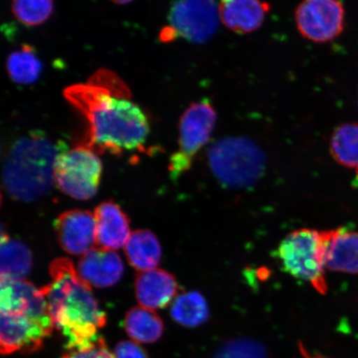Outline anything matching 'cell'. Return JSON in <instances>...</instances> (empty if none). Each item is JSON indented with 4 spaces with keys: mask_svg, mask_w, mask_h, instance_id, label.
<instances>
[{
    "mask_svg": "<svg viewBox=\"0 0 358 358\" xmlns=\"http://www.w3.org/2000/svg\"><path fill=\"white\" fill-rule=\"evenodd\" d=\"M86 85L66 89V96L83 112L90 124L92 145L108 150L112 154L123 150L140 149L150 134V124L140 106L116 90L120 82L115 79L108 87L93 79ZM98 80V79H97Z\"/></svg>",
    "mask_w": 358,
    "mask_h": 358,
    "instance_id": "1",
    "label": "cell"
},
{
    "mask_svg": "<svg viewBox=\"0 0 358 358\" xmlns=\"http://www.w3.org/2000/svg\"><path fill=\"white\" fill-rule=\"evenodd\" d=\"M52 281L40 289L46 299L55 328L66 339L67 351L92 347L106 324V313L92 294L91 285L78 274L73 262L57 258L49 266Z\"/></svg>",
    "mask_w": 358,
    "mask_h": 358,
    "instance_id": "2",
    "label": "cell"
},
{
    "mask_svg": "<svg viewBox=\"0 0 358 358\" xmlns=\"http://www.w3.org/2000/svg\"><path fill=\"white\" fill-rule=\"evenodd\" d=\"M64 143L52 142L46 134L34 131L12 145L3 168V182L13 198L33 201L43 196L55 182L57 157Z\"/></svg>",
    "mask_w": 358,
    "mask_h": 358,
    "instance_id": "3",
    "label": "cell"
},
{
    "mask_svg": "<svg viewBox=\"0 0 358 358\" xmlns=\"http://www.w3.org/2000/svg\"><path fill=\"white\" fill-rule=\"evenodd\" d=\"M208 163L214 176L230 189L252 186L262 177L266 158L257 145L244 137H227L208 151Z\"/></svg>",
    "mask_w": 358,
    "mask_h": 358,
    "instance_id": "4",
    "label": "cell"
},
{
    "mask_svg": "<svg viewBox=\"0 0 358 358\" xmlns=\"http://www.w3.org/2000/svg\"><path fill=\"white\" fill-rule=\"evenodd\" d=\"M326 245L327 231L302 228L285 237L277 250V257L285 272L325 294L328 290L324 275Z\"/></svg>",
    "mask_w": 358,
    "mask_h": 358,
    "instance_id": "5",
    "label": "cell"
},
{
    "mask_svg": "<svg viewBox=\"0 0 358 358\" xmlns=\"http://www.w3.org/2000/svg\"><path fill=\"white\" fill-rule=\"evenodd\" d=\"M101 173V160L89 148H66L57 157L53 178L58 189L65 194L89 200L96 194Z\"/></svg>",
    "mask_w": 358,
    "mask_h": 358,
    "instance_id": "6",
    "label": "cell"
},
{
    "mask_svg": "<svg viewBox=\"0 0 358 358\" xmlns=\"http://www.w3.org/2000/svg\"><path fill=\"white\" fill-rule=\"evenodd\" d=\"M217 111L207 99L194 102L179 120L178 150L170 157L169 170L173 179L189 170L192 159L211 138Z\"/></svg>",
    "mask_w": 358,
    "mask_h": 358,
    "instance_id": "7",
    "label": "cell"
},
{
    "mask_svg": "<svg viewBox=\"0 0 358 358\" xmlns=\"http://www.w3.org/2000/svg\"><path fill=\"white\" fill-rule=\"evenodd\" d=\"M344 8L334 0H307L295 10V22L303 38L316 43L332 41L344 28Z\"/></svg>",
    "mask_w": 358,
    "mask_h": 358,
    "instance_id": "8",
    "label": "cell"
},
{
    "mask_svg": "<svg viewBox=\"0 0 358 358\" xmlns=\"http://www.w3.org/2000/svg\"><path fill=\"white\" fill-rule=\"evenodd\" d=\"M169 28L176 37L192 43H203L216 34L220 17L213 1H178L169 13Z\"/></svg>",
    "mask_w": 358,
    "mask_h": 358,
    "instance_id": "9",
    "label": "cell"
},
{
    "mask_svg": "<svg viewBox=\"0 0 358 358\" xmlns=\"http://www.w3.org/2000/svg\"><path fill=\"white\" fill-rule=\"evenodd\" d=\"M0 317V351L3 355L40 350L45 338L55 329L52 322L36 320L24 313H1Z\"/></svg>",
    "mask_w": 358,
    "mask_h": 358,
    "instance_id": "10",
    "label": "cell"
},
{
    "mask_svg": "<svg viewBox=\"0 0 358 358\" xmlns=\"http://www.w3.org/2000/svg\"><path fill=\"white\" fill-rule=\"evenodd\" d=\"M55 228L58 243L66 252L80 256L96 248L95 215L84 210H71L56 219Z\"/></svg>",
    "mask_w": 358,
    "mask_h": 358,
    "instance_id": "11",
    "label": "cell"
},
{
    "mask_svg": "<svg viewBox=\"0 0 358 358\" xmlns=\"http://www.w3.org/2000/svg\"><path fill=\"white\" fill-rule=\"evenodd\" d=\"M0 312L24 313L36 320L52 322L41 290L26 280H1Z\"/></svg>",
    "mask_w": 358,
    "mask_h": 358,
    "instance_id": "12",
    "label": "cell"
},
{
    "mask_svg": "<svg viewBox=\"0 0 358 358\" xmlns=\"http://www.w3.org/2000/svg\"><path fill=\"white\" fill-rule=\"evenodd\" d=\"M78 272L89 285L106 288L122 279L124 265L119 255L113 250L94 248L80 259Z\"/></svg>",
    "mask_w": 358,
    "mask_h": 358,
    "instance_id": "13",
    "label": "cell"
},
{
    "mask_svg": "<svg viewBox=\"0 0 358 358\" xmlns=\"http://www.w3.org/2000/svg\"><path fill=\"white\" fill-rule=\"evenodd\" d=\"M136 294L141 307L158 310L166 307L176 298L178 285L176 277L161 268L138 273Z\"/></svg>",
    "mask_w": 358,
    "mask_h": 358,
    "instance_id": "14",
    "label": "cell"
},
{
    "mask_svg": "<svg viewBox=\"0 0 358 358\" xmlns=\"http://www.w3.org/2000/svg\"><path fill=\"white\" fill-rule=\"evenodd\" d=\"M218 6L222 24L240 34L253 33L261 28L271 10L270 4L257 0H226Z\"/></svg>",
    "mask_w": 358,
    "mask_h": 358,
    "instance_id": "15",
    "label": "cell"
},
{
    "mask_svg": "<svg viewBox=\"0 0 358 358\" xmlns=\"http://www.w3.org/2000/svg\"><path fill=\"white\" fill-rule=\"evenodd\" d=\"M96 244L99 248L114 250L122 248L131 236L129 221L119 206L108 201L95 210Z\"/></svg>",
    "mask_w": 358,
    "mask_h": 358,
    "instance_id": "16",
    "label": "cell"
},
{
    "mask_svg": "<svg viewBox=\"0 0 358 358\" xmlns=\"http://www.w3.org/2000/svg\"><path fill=\"white\" fill-rule=\"evenodd\" d=\"M325 266L332 271L357 274V232L343 227L327 231Z\"/></svg>",
    "mask_w": 358,
    "mask_h": 358,
    "instance_id": "17",
    "label": "cell"
},
{
    "mask_svg": "<svg viewBox=\"0 0 358 358\" xmlns=\"http://www.w3.org/2000/svg\"><path fill=\"white\" fill-rule=\"evenodd\" d=\"M124 252L129 264L141 272L155 270L162 257L158 238L147 230L132 232L124 245Z\"/></svg>",
    "mask_w": 358,
    "mask_h": 358,
    "instance_id": "18",
    "label": "cell"
},
{
    "mask_svg": "<svg viewBox=\"0 0 358 358\" xmlns=\"http://www.w3.org/2000/svg\"><path fill=\"white\" fill-rule=\"evenodd\" d=\"M33 266V257L24 244L1 234V280H25Z\"/></svg>",
    "mask_w": 358,
    "mask_h": 358,
    "instance_id": "19",
    "label": "cell"
},
{
    "mask_svg": "<svg viewBox=\"0 0 358 358\" xmlns=\"http://www.w3.org/2000/svg\"><path fill=\"white\" fill-rule=\"evenodd\" d=\"M124 329L129 338L141 343H153L164 333V323L153 310L136 307L125 315Z\"/></svg>",
    "mask_w": 358,
    "mask_h": 358,
    "instance_id": "20",
    "label": "cell"
},
{
    "mask_svg": "<svg viewBox=\"0 0 358 358\" xmlns=\"http://www.w3.org/2000/svg\"><path fill=\"white\" fill-rule=\"evenodd\" d=\"M43 62L36 55L34 48L24 45L20 50L10 53L7 58L8 77L19 85H31L39 79L43 71Z\"/></svg>",
    "mask_w": 358,
    "mask_h": 358,
    "instance_id": "21",
    "label": "cell"
},
{
    "mask_svg": "<svg viewBox=\"0 0 358 358\" xmlns=\"http://www.w3.org/2000/svg\"><path fill=\"white\" fill-rule=\"evenodd\" d=\"M210 311L205 298L196 291L182 294L171 308V316L178 324L194 328L208 320Z\"/></svg>",
    "mask_w": 358,
    "mask_h": 358,
    "instance_id": "22",
    "label": "cell"
},
{
    "mask_svg": "<svg viewBox=\"0 0 358 358\" xmlns=\"http://www.w3.org/2000/svg\"><path fill=\"white\" fill-rule=\"evenodd\" d=\"M330 151L339 164L357 169L358 124H343L336 129L331 138Z\"/></svg>",
    "mask_w": 358,
    "mask_h": 358,
    "instance_id": "23",
    "label": "cell"
},
{
    "mask_svg": "<svg viewBox=\"0 0 358 358\" xmlns=\"http://www.w3.org/2000/svg\"><path fill=\"white\" fill-rule=\"evenodd\" d=\"M55 3L49 0L40 1H15L12 3L13 15L22 24L35 27L43 24L52 15Z\"/></svg>",
    "mask_w": 358,
    "mask_h": 358,
    "instance_id": "24",
    "label": "cell"
},
{
    "mask_svg": "<svg viewBox=\"0 0 358 358\" xmlns=\"http://www.w3.org/2000/svg\"><path fill=\"white\" fill-rule=\"evenodd\" d=\"M213 358H268L266 348L252 339H234L227 342Z\"/></svg>",
    "mask_w": 358,
    "mask_h": 358,
    "instance_id": "25",
    "label": "cell"
},
{
    "mask_svg": "<svg viewBox=\"0 0 358 358\" xmlns=\"http://www.w3.org/2000/svg\"><path fill=\"white\" fill-rule=\"evenodd\" d=\"M61 358H115L107 348L104 338L100 337L92 347L83 350L69 351Z\"/></svg>",
    "mask_w": 358,
    "mask_h": 358,
    "instance_id": "26",
    "label": "cell"
},
{
    "mask_svg": "<svg viewBox=\"0 0 358 358\" xmlns=\"http://www.w3.org/2000/svg\"><path fill=\"white\" fill-rule=\"evenodd\" d=\"M115 358H149L144 349L136 343L123 341L117 344L115 350Z\"/></svg>",
    "mask_w": 358,
    "mask_h": 358,
    "instance_id": "27",
    "label": "cell"
},
{
    "mask_svg": "<svg viewBox=\"0 0 358 358\" xmlns=\"http://www.w3.org/2000/svg\"><path fill=\"white\" fill-rule=\"evenodd\" d=\"M112 2H113L115 4H118V6H122V4H127V3H131V1H129V0H124V1H122V0H119V1H112Z\"/></svg>",
    "mask_w": 358,
    "mask_h": 358,
    "instance_id": "28",
    "label": "cell"
},
{
    "mask_svg": "<svg viewBox=\"0 0 358 358\" xmlns=\"http://www.w3.org/2000/svg\"><path fill=\"white\" fill-rule=\"evenodd\" d=\"M355 185L358 187V169H357V176L355 178Z\"/></svg>",
    "mask_w": 358,
    "mask_h": 358,
    "instance_id": "29",
    "label": "cell"
}]
</instances>
